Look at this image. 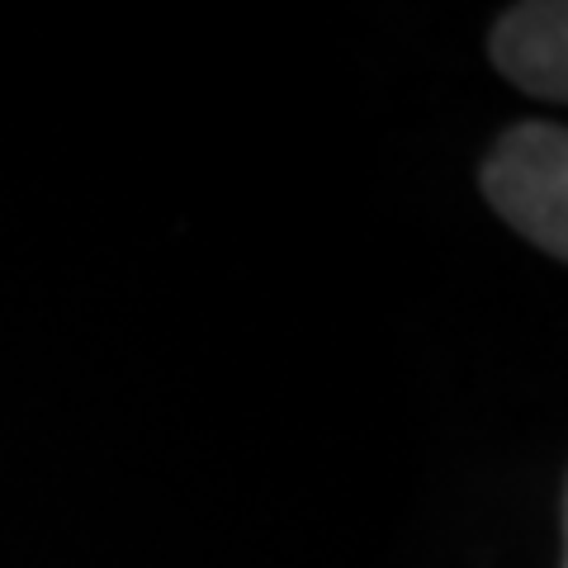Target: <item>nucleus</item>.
<instances>
[{
	"label": "nucleus",
	"mask_w": 568,
	"mask_h": 568,
	"mask_svg": "<svg viewBox=\"0 0 568 568\" xmlns=\"http://www.w3.org/2000/svg\"><path fill=\"white\" fill-rule=\"evenodd\" d=\"M484 194L503 219L555 261L568 256V133L559 123H517L484 162Z\"/></svg>",
	"instance_id": "nucleus-1"
},
{
	"label": "nucleus",
	"mask_w": 568,
	"mask_h": 568,
	"mask_svg": "<svg viewBox=\"0 0 568 568\" xmlns=\"http://www.w3.org/2000/svg\"><path fill=\"white\" fill-rule=\"evenodd\" d=\"M493 67L536 100H568V6L530 0L493 29Z\"/></svg>",
	"instance_id": "nucleus-2"
}]
</instances>
